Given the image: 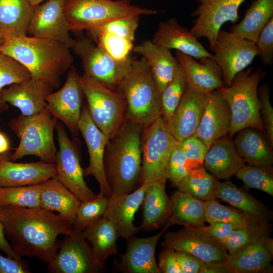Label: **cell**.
Segmentation results:
<instances>
[{
	"instance_id": "54",
	"label": "cell",
	"mask_w": 273,
	"mask_h": 273,
	"mask_svg": "<svg viewBox=\"0 0 273 273\" xmlns=\"http://www.w3.org/2000/svg\"><path fill=\"white\" fill-rule=\"evenodd\" d=\"M175 256L182 273H200L205 262L193 255L175 251Z\"/></svg>"
},
{
	"instance_id": "3",
	"label": "cell",
	"mask_w": 273,
	"mask_h": 273,
	"mask_svg": "<svg viewBox=\"0 0 273 273\" xmlns=\"http://www.w3.org/2000/svg\"><path fill=\"white\" fill-rule=\"evenodd\" d=\"M143 127L128 119L108 141L105 152L104 168L111 191L110 197L128 194L139 183Z\"/></svg>"
},
{
	"instance_id": "32",
	"label": "cell",
	"mask_w": 273,
	"mask_h": 273,
	"mask_svg": "<svg viewBox=\"0 0 273 273\" xmlns=\"http://www.w3.org/2000/svg\"><path fill=\"white\" fill-rule=\"evenodd\" d=\"M40 207L56 211L73 224L81 202L79 199L55 177L41 183Z\"/></svg>"
},
{
	"instance_id": "59",
	"label": "cell",
	"mask_w": 273,
	"mask_h": 273,
	"mask_svg": "<svg viewBox=\"0 0 273 273\" xmlns=\"http://www.w3.org/2000/svg\"><path fill=\"white\" fill-rule=\"evenodd\" d=\"M28 1L33 7H35L46 0H28Z\"/></svg>"
},
{
	"instance_id": "49",
	"label": "cell",
	"mask_w": 273,
	"mask_h": 273,
	"mask_svg": "<svg viewBox=\"0 0 273 273\" xmlns=\"http://www.w3.org/2000/svg\"><path fill=\"white\" fill-rule=\"evenodd\" d=\"M260 101V115L265 130V135L273 146V109L270 102V93L267 83L261 85L258 88Z\"/></svg>"
},
{
	"instance_id": "42",
	"label": "cell",
	"mask_w": 273,
	"mask_h": 273,
	"mask_svg": "<svg viewBox=\"0 0 273 273\" xmlns=\"http://www.w3.org/2000/svg\"><path fill=\"white\" fill-rule=\"evenodd\" d=\"M187 86L185 71L178 63L174 77L161 94V116L166 122L170 119L179 103Z\"/></svg>"
},
{
	"instance_id": "11",
	"label": "cell",
	"mask_w": 273,
	"mask_h": 273,
	"mask_svg": "<svg viewBox=\"0 0 273 273\" xmlns=\"http://www.w3.org/2000/svg\"><path fill=\"white\" fill-rule=\"evenodd\" d=\"M212 58L219 67L224 86L250 65L258 56L256 44L231 32H218L213 48Z\"/></svg>"
},
{
	"instance_id": "21",
	"label": "cell",
	"mask_w": 273,
	"mask_h": 273,
	"mask_svg": "<svg viewBox=\"0 0 273 273\" xmlns=\"http://www.w3.org/2000/svg\"><path fill=\"white\" fill-rule=\"evenodd\" d=\"M232 125L229 106L217 90L209 93L207 102L194 135L209 148L214 141L228 135Z\"/></svg>"
},
{
	"instance_id": "23",
	"label": "cell",
	"mask_w": 273,
	"mask_h": 273,
	"mask_svg": "<svg viewBox=\"0 0 273 273\" xmlns=\"http://www.w3.org/2000/svg\"><path fill=\"white\" fill-rule=\"evenodd\" d=\"M148 185L143 184L132 193L109 198L103 217L113 224L119 238L126 240L141 231L140 227L134 224L133 221Z\"/></svg>"
},
{
	"instance_id": "47",
	"label": "cell",
	"mask_w": 273,
	"mask_h": 273,
	"mask_svg": "<svg viewBox=\"0 0 273 273\" xmlns=\"http://www.w3.org/2000/svg\"><path fill=\"white\" fill-rule=\"evenodd\" d=\"M139 18L135 16L117 19L102 25L89 34L93 37L100 32H109L134 42Z\"/></svg>"
},
{
	"instance_id": "33",
	"label": "cell",
	"mask_w": 273,
	"mask_h": 273,
	"mask_svg": "<svg viewBox=\"0 0 273 273\" xmlns=\"http://www.w3.org/2000/svg\"><path fill=\"white\" fill-rule=\"evenodd\" d=\"M266 237V236H265ZM265 237L235 254L230 255L224 260L231 273H268L272 271L270 264L272 255L265 247Z\"/></svg>"
},
{
	"instance_id": "50",
	"label": "cell",
	"mask_w": 273,
	"mask_h": 273,
	"mask_svg": "<svg viewBox=\"0 0 273 273\" xmlns=\"http://www.w3.org/2000/svg\"><path fill=\"white\" fill-rule=\"evenodd\" d=\"M189 228L203 238L223 247L226 239L235 228L227 222H215L208 226Z\"/></svg>"
},
{
	"instance_id": "13",
	"label": "cell",
	"mask_w": 273,
	"mask_h": 273,
	"mask_svg": "<svg viewBox=\"0 0 273 273\" xmlns=\"http://www.w3.org/2000/svg\"><path fill=\"white\" fill-rule=\"evenodd\" d=\"M48 269L54 273H100L106 269V264L96 258L91 246L82 233L74 231L61 242Z\"/></svg>"
},
{
	"instance_id": "57",
	"label": "cell",
	"mask_w": 273,
	"mask_h": 273,
	"mask_svg": "<svg viewBox=\"0 0 273 273\" xmlns=\"http://www.w3.org/2000/svg\"><path fill=\"white\" fill-rule=\"evenodd\" d=\"M0 250L6 254L7 256L14 259H21L22 257L18 256L13 251L10 244L5 236L2 220V212L0 207Z\"/></svg>"
},
{
	"instance_id": "7",
	"label": "cell",
	"mask_w": 273,
	"mask_h": 273,
	"mask_svg": "<svg viewBox=\"0 0 273 273\" xmlns=\"http://www.w3.org/2000/svg\"><path fill=\"white\" fill-rule=\"evenodd\" d=\"M57 120L47 108L35 114L21 115L11 120L10 126L20 142L10 160L15 161L25 156L34 155L41 161L55 163L57 151L54 131Z\"/></svg>"
},
{
	"instance_id": "48",
	"label": "cell",
	"mask_w": 273,
	"mask_h": 273,
	"mask_svg": "<svg viewBox=\"0 0 273 273\" xmlns=\"http://www.w3.org/2000/svg\"><path fill=\"white\" fill-rule=\"evenodd\" d=\"M167 177L173 187L189 173L186 166V160L180 143L175 146L169 158L167 165Z\"/></svg>"
},
{
	"instance_id": "1",
	"label": "cell",
	"mask_w": 273,
	"mask_h": 273,
	"mask_svg": "<svg viewBox=\"0 0 273 273\" xmlns=\"http://www.w3.org/2000/svg\"><path fill=\"white\" fill-rule=\"evenodd\" d=\"M6 237L18 256L35 257L49 264L58 252L60 235H71L73 224L59 214L41 207H1Z\"/></svg>"
},
{
	"instance_id": "44",
	"label": "cell",
	"mask_w": 273,
	"mask_h": 273,
	"mask_svg": "<svg viewBox=\"0 0 273 273\" xmlns=\"http://www.w3.org/2000/svg\"><path fill=\"white\" fill-rule=\"evenodd\" d=\"M97 44L118 61L128 59L134 47L133 42L109 32L102 31L93 37Z\"/></svg>"
},
{
	"instance_id": "9",
	"label": "cell",
	"mask_w": 273,
	"mask_h": 273,
	"mask_svg": "<svg viewBox=\"0 0 273 273\" xmlns=\"http://www.w3.org/2000/svg\"><path fill=\"white\" fill-rule=\"evenodd\" d=\"M178 143L169 131L162 116L143 127L140 186L159 180L166 181L167 163Z\"/></svg>"
},
{
	"instance_id": "20",
	"label": "cell",
	"mask_w": 273,
	"mask_h": 273,
	"mask_svg": "<svg viewBox=\"0 0 273 273\" xmlns=\"http://www.w3.org/2000/svg\"><path fill=\"white\" fill-rule=\"evenodd\" d=\"M53 89L48 84L30 78L3 88L1 102L7 108V103L18 108L22 115L30 116L46 109V97Z\"/></svg>"
},
{
	"instance_id": "31",
	"label": "cell",
	"mask_w": 273,
	"mask_h": 273,
	"mask_svg": "<svg viewBox=\"0 0 273 273\" xmlns=\"http://www.w3.org/2000/svg\"><path fill=\"white\" fill-rule=\"evenodd\" d=\"M166 181L148 184L144 196L140 231L149 232L165 225L171 216L170 198L165 190Z\"/></svg>"
},
{
	"instance_id": "26",
	"label": "cell",
	"mask_w": 273,
	"mask_h": 273,
	"mask_svg": "<svg viewBox=\"0 0 273 273\" xmlns=\"http://www.w3.org/2000/svg\"><path fill=\"white\" fill-rule=\"evenodd\" d=\"M175 58L183 67L187 84L202 93L209 94L224 86L220 70L213 58L197 62L192 57L176 51Z\"/></svg>"
},
{
	"instance_id": "2",
	"label": "cell",
	"mask_w": 273,
	"mask_h": 273,
	"mask_svg": "<svg viewBox=\"0 0 273 273\" xmlns=\"http://www.w3.org/2000/svg\"><path fill=\"white\" fill-rule=\"evenodd\" d=\"M0 51L21 63L31 78L53 88L60 86L61 76L73 62L70 48L62 42L27 34L5 37Z\"/></svg>"
},
{
	"instance_id": "35",
	"label": "cell",
	"mask_w": 273,
	"mask_h": 273,
	"mask_svg": "<svg viewBox=\"0 0 273 273\" xmlns=\"http://www.w3.org/2000/svg\"><path fill=\"white\" fill-rule=\"evenodd\" d=\"M33 8L28 0H0V32L4 38L27 34Z\"/></svg>"
},
{
	"instance_id": "8",
	"label": "cell",
	"mask_w": 273,
	"mask_h": 273,
	"mask_svg": "<svg viewBox=\"0 0 273 273\" xmlns=\"http://www.w3.org/2000/svg\"><path fill=\"white\" fill-rule=\"evenodd\" d=\"M80 81L90 116L107 136L112 138L128 119L126 100L119 90L83 75Z\"/></svg>"
},
{
	"instance_id": "58",
	"label": "cell",
	"mask_w": 273,
	"mask_h": 273,
	"mask_svg": "<svg viewBox=\"0 0 273 273\" xmlns=\"http://www.w3.org/2000/svg\"><path fill=\"white\" fill-rule=\"evenodd\" d=\"M10 149V143L8 138L3 132H0V155L5 154Z\"/></svg>"
},
{
	"instance_id": "41",
	"label": "cell",
	"mask_w": 273,
	"mask_h": 273,
	"mask_svg": "<svg viewBox=\"0 0 273 273\" xmlns=\"http://www.w3.org/2000/svg\"><path fill=\"white\" fill-rule=\"evenodd\" d=\"M109 198L99 194L89 200L81 202L73 223V230L81 233L85 228L102 218L107 208Z\"/></svg>"
},
{
	"instance_id": "5",
	"label": "cell",
	"mask_w": 273,
	"mask_h": 273,
	"mask_svg": "<svg viewBox=\"0 0 273 273\" xmlns=\"http://www.w3.org/2000/svg\"><path fill=\"white\" fill-rule=\"evenodd\" d=\"M265 72L250 67L238 73L229 86L217 89L228 103L232 114V125L228 136L239 130L253 127L265 134L260 115L258 88Z\"/></svg>"
},
{
	"instance_id": "14",
	"label": "cell",
	"mask_w": 273,
	"mask_h": 273,
	"mask_svg": "<svg viewBox=\"0 0 273 273\" xmlns=\"http://www.w3.org/2000/svg\"><path fill=\"white\" fill-rule=\"evenodd\" d=\"M245 1L199 0L197 8L192 14L196 18L190 32L197 39L206 38L211 49L222 25L237 22L239 8Z\"/></svg>"
},
{
	"instance_id": "4",
	"label": "cell",
	"mask_w": 273,
	"mask_h": 273,
	"mask_svg": "<svg viewBox=\"0 0 273 273\" xmlns=\"http://www.w3.org/2000/svg\"><path fill=\"white\" fill-rule=\"evenodd\" d=\"M117 89L126 100L130 120L144 127L162 115L161 94L143 58H132L130 69Z\"/></svg>"
},
{
	"instance_id": "53",
	"label": "cell",
	"mask_w": 273,
	"mask_h": 273,
	"mask_svg": "<svg viewBox=\"0 0 273 273\" xmlns=\"http://www.w3.org/2000/svg\"><path fill=\"white\" fill-rule=\"evenodd\" d=\"M164 249L160 252L158 267L162 273H182L177 263L175 251L169 248Z\"/></svg>"
},
{
	"instance_id": "37",
	"label": "cell",
	"mask_w": 273,
	"mask_h": 273,
	"mask_svg": "<svg viewBox=\"0 0 273 273\" xmlns=\"http://www.w3.org/2000/svg\"><path fill=\"white\" fill-rule=\"evenodd\" d=\"M273 18V0H254L243 19L230 32L256 43L262 29Z\"/></svg>"
},
{
	"instance_id": "19",
	"label": "cell",
	"mask_w": 273,
	"mask_h": 273,
	"mask_svg": "<svg viewBox=\"0 0 273 273\" xmlns=\"http://www.w3.org/2000/svg\"><path fill=\"white\" fill-rule=\"evenodd\" d=\"M208 94L198 92L187 84L179 103L166 122L169 131L178 142L181 143L195 133Z\"/></svg>"
},
{
	"instance_id": "18",
	"label": "cell",
	"mask_w": 273,
	"mask_h": 273,
	"mask_svg": "<svg viewBox=\"0 0 273 273\" xmlns=\"http://www.w3.org/2000/svg\"><path fill=\"white\" fill-rule=\"evenodd\" d=\"M171 226L167 222L160 232L149 237L132 235L127 238L126 252L118 254L120 261L114 259L113 270L123 273H161L156 261L155 250L161 236Z\"/></svg>"
},
{
	"instance_id": "17",
	"label": "cell",
	"mask_w": 273,
	"mask_h": 273,
	"mask_svg": "<svg viewBox=\"0 0 273 273\" xmlns=\"http://www.w3.org/2000/svg\"><path fill=\"white\" fill-rule=\"evenodd\" d=\"M78 128L85 140L89 159L88 166L83 169L84 176H93L99 184V194L110 198L111 191L104 168L105 152L109 140L92 119L86 105L82 107Z\"/></svg>"
},
{
	"instance_id": "43",
	"label": "cell",
	"mask_w": 273,
	"mask_h": 273,
	"mask_svg": "<svg viewBox=\"0 0 273 273\" xmlns=\"http://www.w3.org/2000/svg\"><path fill=\"white\" fill-rule=\"evenodd\" d=\"M30 78L29 72L21 63L0 51V94L6 86L21 83ZM6 109L0 100V112Z\"/></svg>"
},
{
	"instance_id": "39",
	"label": "cell",
	"mask_w": 273,
	"mask_h": 273,
	"mask_svg": "<svg viewBox=\"0 0 273 273\" xmlns=\"http://www.w3.org/2000/svg\"><path fill=\"white\" fill-rule=\"evenodd\" d=\"M218 183L217 178L202 166L191 170L176 187L179 191L206 201L216 199Z\"/></svg>"
},
{
	"instance_id": "51",
	"label": "cell",
	"mask_w": 273,
	"mask_h": 273,
	"mask_svg": "<svg viewBox=\"0 0 273 273\" xmlns=\"http://www.w3.org/2000/svg\"><path fill=\"white\" fill-rule=\"evenodd\" d=\"M265 237V236H264ZM240 228H234L226 239L223 247L229 254H237L256 242L260 238Z\"/></svg>"
},
{
	"instance_id": "12",
	"label": "cell",
	"mask_w": 273,
	"mask_h": 273,
	"mask_svg": "<svg viewBox=\"0 0 273 273\" xmlns=\"http://www.w3.org/2000/svg\"><path fill=\"white\" fill-rule=\"evenodd\" d=\"M56 128L59 150L55 162V177L81 202L94 199L97 195L87 186L84 180L83 169L75 144L69 138L62 123H57Z\"/></svg>"
},
{
	"instance_id": "24",
	"label": "cell",
	"mask_w": 273,
	"mask_h": 273,
	"mask_svg": "<svg viewBox=\"0 0 273 273\" xmlns=\"http://www.w3.org/2000/svg\"><path fill=\"white\" fill-rule=\"evenodd\" d=\"M198 39L190 30L172 18L159 23L151 40L170 50H176L195 59L212 58V55Z\"/></svg>"
},
{
	"instance_id": "28",
	"label": "cell",
	"mask_w": 273,
	"mask_h": 273,
	"mask_svg": "<svg viewBox=\"0 0 273 273\" xmlns=\"http://www.w3.org/2000/svg\"><path fill=\"white\" fill-rule=\"evenodd\" d=\"M236 134L233 141L245 163L272 172V146L265 134L250 127L243 128Z\"/></svg>"
},
{
	"instance_id": "27",
	"label": "cell",
	"mask_w": 273,
	"mask_h": 273,
	"mask_svg": "<svg viewBox=\"0 0 273 273\" xmlns=\"http://www.w3.org/2000/svg\"><path fill=\"white\" fill-rule=\"evenodd\" d=\"M204 206L205 220L209 223L227 222L259 237L268 236L271 232L268 220L254 217L235 207L222 205L216 199L204 201Z\"/></svg>"
},
{
	"instance_id": "22",
	"label": "cell",
	"mask_w": 273,
	"mask_h": 273,
	"mask_svg": "<svg viewBox=\"0 0 273 273\" xmlns=\"http://www.w3.org/2000/svg\"><path fill=\"white\" fill-rule=\"evenodd\" d=\"M161 245L163 248L190 253L205 262L224 261L228 255L223 247L209 241L186 227L164 233Z\"/></svg>"
},
{
	"instance_id": "16",
	"label": "cell",
	"mask_w": 273,
	"mask_h": 273,
	"mask_svg": "<svg viewBox=\"0 0 273 273\" xmlns=\"http://www.w3.org/2000/svg\"><path fill=\"white\" fill-rule=\"evenodd\" d=\"M80 77L75 68L72 66L67 71L64 85L46 97L48 110L74 134L79 131L78 123L82 107L83 94Z\"/></svg>"
},
{
	"instance_id": "29",
	"label": "cell",
	"mask_w": 273,
	"mask_h": 273,
	"mask_svg": "<svg viewBox=\"0 0 273 273\" xmlns=\"http://www.w3.org/2000/svg\"><path fill=\"white\" fill-rule=\"evenodd\" d=\"M246 165L231 138L227 136L214 141L205 155L203 166L216 178L229 179Z\"/></svg>"
},
{
	"instance_id": "38",
	"label": "cell",
	"mask_w": 273,
	"mask_h": 273,
	"mask_svg": "<svg viewBox=\"0 0 273 273\" xmlns=\"http://www.w3.org/2000/svg\"><path fill=\"white\" fill-rule=\"evenodd\" d=\"M216 196L254 217L268 221L272 218V212L262 203L230 180L218 181Z\"/></svg>"
},
{
	"instance_id": "36",
	"label": "cell",
	"mask_w": 273,
	"mask_h": 273,
	"mask_svg": "<svg viewBox=\"0 0 273 273\" xmlns=\"http://www.w3.org/2000/svg\"><path fill=\"white\" fill-rule=\"evenodd\" d=\"M171 213L168 222L186 228H197L206 222L204 201L178 190L170 197Z\"/></svg>"
},
{
	"instance_id": "52",
	"label": "cell",
	"mask_w": 273,
	"mask_h": 273,
	"mask_svg": "<svg viewBox=\"0 0 273 273\" xmlns=\"http://www.w3.org/2000/svg\"><path fill=\"white\" fill-rule=\"evenodd\" d=\"M256 46L262 63L271 65L273 63V18L261 31Z\"/></svg>"
},
{
	"instance_id": "15",
	"label": "cell",
	"mask_w": 273,
	"mask_h": 273,
	"mask_svg": "<svg viewBox=\"0 0 273 273\" xmlns=\"http://www.w3.org/2000/svg\"><path fill=\"white\" fill-rule=\"evenodd\" d=\"M67 0H46L34 7L27 33L32 36L57 40L69 48L73 46L64 13Z\"/></svg>"
},
{
	"instance_id": "6",
	"label": "cell",
	"mask_w": 273,
	"mask_h": 273,
	"mask_svg": "<svg viewBox=\"0 0 273 273\" xmlns=\"http://www.w3.org/2000/svg\"><path fill=\"white\" fill-rule=\"evenodd\" d=\"M64 13L70 31L90 33L117 19L154 15L158 11L131 5L130 0H67Z\"/></svg>"
},
{
	"instance_id": "45",
	"label": "cell",
	"mask_w": 273,
	"mask_h": 273,
	"mask_svg": "<svg viewBox=\"0 0 273 273\" xmlns=\"http://www.w3.org/2000/svg\"><path fill=\"white\" fill-rule=\"evenodd\" d=\"M235 175L246 187L258 189L273 196L272 172L262 168L245 165Z\"/></svg>"
},
{
	"instance_id": "56",
	"label": "cell",
	"mask_w": 273,
	"mask_h": 273,
	"mask_svg": "<svg viewBox=\"0 0 273 273\" xmlns=\"http://www.w3.org/2000/svg\"><path fill=\"white\" fill-rule=\"evenodd\" d=\"M200 273H231L224 261L204 262Z\"/></svg>"
},
{
	"instance_id": "34",
	"label": "cell",
	"mask_w": 273,
	"mask_h": 273,
	"mask_svg": "<svg viewBox=\"0 0 273 273\" xmlns=\"http://www.w3.org/2000/svg\"><path fill=\"white\" fill-rule=\"evenodd\" d=\"M81 233L90 243L94 254L99 262L106 264L111 256L119 254L117 240L119 237L113 224L105 217H102Z\"/></svg>"
},
{
	"instance_id": "46",
	"label": "cell",
	"mask_w": 273,
	"mask_h": 273,
	"mask_svg": "<svg viewBox=\"0 0 273 273\" xmlns=\"http://www.w3.org/2000/svg\"><path fill=\"white\" fill-rule=\"evenodd\" d=\"M180 145L189 172L193 169L203 166L208 148L201 140L193 135L184 140Z\"/></svg>"
},
{
	"instance_id": "25",
	"label": "cell",
	"mask_w": 273,
	"mask_h": 273,
	"mask_svg": "<svg viewBox=\"0 0 273 273\" xmlns=\"http://www.w3.org/2000/svg\"><path fill=\"white\" fill-rule=\"evenodd\" d=\"M55 163L42 161L17 163L0 155V187L40 184L55 177Z\"/></svg>"
},
{
	"instance_id": "10",
	"label": "cell",
	"mask_w": 273,
	"mask_h": 273,
	"mask_svg": "<svg viewBox=\"0 0 273 273\" xmlns=\"http://www.w3.org/2000/svg\"><path fill=\"white\" fill-rule=\"evenodd\" d=\"M71 49L81 61L83 75L109 88L117 89L130 69L132 58L116 61L86 37L75 39Z\"/></svg>"
},
{
	"instance_id": "40",
	"label": "cell",
	"mask_w": 273,
	"mask_h": 273,
	"mask_svg": "<svg viewBox=\"0 0 273 273\" xmlns=\"http://www.w3.org/2000/svg\"><path fill=\"white\" fill-rule=\"evenodd\" d=\"M40 184L0 187V207L12 205L23 208L40 207Z\"/></svg>"
},
{
	"instance_id": "55",
	"label": "cell",
	"mask_w": 273,
	"mask_h": 273,
	"mask_svg": "<svg viewBox=\"0 0 273 273\" xmlns=\"http://www.w3.org/2000/svg\"><path fill=\"white\" fill-rule=\"evenodd\" d=\"M27 261L5 257L0 254V273H29Z\"/></svg>"
},
{
	"instance_id": "30",
	"label": "cell",
	"mask_w": 273,
	"mask_h": 273,
	"mask_svg": "<svg viewBox=\"0 0 273 273\" xmlns=\"http://www.w3.org/2000/svg\"><path fill=\"white\" fill-rule=\"evenodd\" d=\"M132 51L145 60L151 70L160 94L172 80L176 72L178 62L170 50L146 40L134 46Z\"/></svg>"
},
{
	"instance_id": "60",
	"label": "cell",
	"mask_w": 273,
	"mask_h": 273,
	"mask_svg": "<svg viewBox=\"0 0 273 273\" xmlns=\"http://www.w3.org/2000/svg\"><path fill=\"white\" fill-rule=\"evenodd\" d=\"M4 40V36L3 34L0 32V46L2 44Z\"/></svg>"
}]
</instances>
